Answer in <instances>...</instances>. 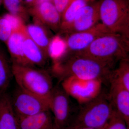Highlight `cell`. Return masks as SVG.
<instances>
[{
	"label": "cell",
	"instance_id": "4316f807",
	"mask_svg": "<svg viewBox=\"0 0 129 129\" xmlns=\"http://www.w3.org/2000/svg\"><path fill=\"white\" fill-rule=\"evenodd\" d=\"M48 2H52V0H35L34 2L33 3L32 6L39 5V4L44 3Z\"/></svg>",
	"mask_w": 129,
	"mask_h": 129
},
{
	"label": "cell",
	"instance_id": "d4e9b609",
	"mask_svg": "<svg viewBox=\"0 0 129 129\" xmlns=\"http://www.w3.org/2000/svg\"><path fill=\"white\" fill-rule=\"evenodd\" d=\"M12 32L9 22L3 16H0V41L6 44Z\"/></svg>",
	"mask_w": 129,
	"mask_h": 129
},
{
	"label": "cell",
	"instance_id": "f1b7e54d",
	"mask_svg": "<svg viewBox=\"0 0 129 129\" xmlns=\"http://www.w3.org/2000/svg\"><path fill=\"white\" fill-rule=\"evenodd\" d=\"M35 0H24L23 1L24 5L28 8L32 6Z\"/></svg>",
	"mask_w": 129,
	"mask_h": 129
},
{
	"label": "cell",
	"instance_id": "484cf974",
	"mask_svg": "<svg viewBox=\"0 0 129 129\" xmlns=\"http://www.w3.org/2000/svg\"><path fill=\"white\" fill-rule=\"evenodd\" d=\"M72 0H52L56 8L61 15L62 13Z\"/></svg>",
	"mask_w": 129,
	"mask_h": 129
},
{
	"label": "cell",
	"instance_id": "cb8c5ba5",
	"mask_svg": "<svg viewBox=\"0 0 129 129\" xmlns=\"http://www.w3.org/2000/svg\"><path fill=\"white\" fill-rule=\"evenodd\" d=\"M3 17L9 22L12 32L25 30V22L21 18L10 13L5 14Z\"/></svg>",
	"mask_w": 129,
	"mask_h": 129
},
{
	"label": "cell",
	"instance_id": "83f0119b",
	"mask_svg": "<svg viewBox=\"0 0 129 129\" xmlns=\"http://www.w3.org/2000/svg\"><path fill=\"white\" fill-rule=\"evenodd\" d=\"M103 128L100 129H103ZM64 129H96L84 127H79V126H68Z\"/></svg>",
	"mask_w": 129,
	"mask_h": 129
},
{
	"label": "cell",
	"instance_id": "f546056e",
	"mask_svg": "<svg viewBox=\"0 0 129 129\" xmlns=\"http://www.w3.org/2000/svg\"><path fill=\"white\" fill-rule=\"evenodd\" d=\"M83 1H84L86 2L89 3V2H92L94 1V0H83Z\"/></svg>",
	"mask_w": 129,
	"mask_h": 129
},
{
	"label": "cell",
	"instance_id": "7c38bea8",
	"mask_svg": "<svg viewBox=\"0 0 129 129\" xmlns=\"http://www.w3.org/2000/svg\"><path fill=\"white\" fill-rule=\"evenodd\" d=\"M107 94L114 110L129 125V90L114 81L110 80Z\"/></svg>",
	"mask_w": 129,
	"mask_h": 129
},
{
	"label": "cell",
	"instance_id": "ba28073f",
	"mask_svg": "<svg viewBox=\"0 0 129 129\" xmlns=\"http://www.w3.org/2000/svg\"><path fill=\"white\" fill-rule=\"evenodd\" d=\"M70 98L61 86L53 87L50 100V110L53 116L55 129H64L72 120Z\"/></svg>",
	"mask_w": 129,
	"mask_h": 129
},
{
	"label": "cell",
	"instance_id": "5b68a950",
	"mask_svg": "<svg viewBox=\"0 0 129 129\" xmlns=\"http://www.w3.org/2000/svg\"><path fill=\"white\" fill-rule=\"evenodd\" d=\"M102 23L111 32L129 38V0H100Z\"/></svg>",
	"mask_w": 129,
	"mask_h": 129
},
{
	"label": "cell",
	"instance_id": "30bf717a",
	"mask_svg": "<svg viewBox=\"0 0 129 129\" xmlns=\"http://www.w3.org/2000/svg\"><path fill=\"white\" fill-rule=\"evenodd\" d=\"M100 20L99 3L88 4L81 8L73 22L58 35H68L88 30Z\"/></svg>",
	"mask_w": 129,
	"mask_h": 129
},
{
	"label": "cell",
	"instance_id": "3957f363",
	"mask_svg": "<svg viewBox=\"0 0 129 129\" xmlns=\"http://www.w3.org/2000/svg\"><path fill=\"white\" fill-rule=\"evenodd\" d=\"M82 105L69 126L102 129L109 121L114 112L107 94L102 92Z\"/></svg>",
	"mask_w": 129,
	"mask_h": 129
},
{
	"label": "cell",
	"instance_id": "44dd1931",
	"mask_svg": "<svg viewBox=\"0 0 129 129\" xmlns=\"http://www.w3.org/2000/svg\"><path fill=\"white\" fill-rule=\"evenodd\" d=\"M119 61L118 67L113 70L109 81H114L129 90V58Z\"/></svg>",
	"mask_w": 129,
	"mask_h": 129
},
{
	"label": "cell",
	"instance_id": "4fadbf2b",
	"mask_svg": "<svg viewBox=\"0 0 129 129\" xmlns=\"http://www.w3.org/2000/svg\"><path fill=\"white\" fill-rule=\"evenodd\" d=\"M28 35L26 29L13 32L6 42L12 64L30 67L23 52L24 41Z\"/></svg>",
	"mask_w": 129,
	"mask_h": 129
},
{
	"label": "cell",
	"instance_id": "277c9868",
	"mask_svg": "<svg viewBox=\"0 0 129 129\" xmlns=\"http://www.w3.org/2000/svg\"><path fill=\"white\" fill-rule=\"evenodd\" d=\"M13 76L18 87L25 91L50 100L53 82L50 74L35 67L12 64Z\"/></svg>",
	"mask_w": 129,
	"mask_h": 129
},
{
	"label": "cell",
	"instance_id": "1f68e13d",
	"mask_svg": "<svg viewBox=\"0 0 129 129\" xmlns=\"http://www.w3.org/2000/svg\"><path fill=\"white\" fill-rule=\"evenodd\" d=\"M21 1H22L23 2L24 1V0H21Z\"/></svg>",
	"mask_w": 129,
	"mask_h": 129
},
{
	"label": "cell",
	"instance_id": "603a6c76",
	"mask_svg": "<svg viewBox=\"0 0 129 129\" xmlns=\"http://www.w3.org/2000/svg\"><path fill=\"white\" fill-rule=\"evenodd\" d=\"M103 129H129L124 119L114 111L112 117Z\"/></svg>",
	"mask_w": 129,
	"mask_h": 129
},
{
	"label": "cell",
	"instance_id": "ac0fdd59",
	"mask_svg": "<svg viewBox=\"0 0 129 129\" xmlns=\"http://www.w3.org/2000/svg\"><path fill=\"white\" fill-rule=\"evenodd\" d=\"M12 77V66L6 53L0 47V95L7 92Z\"/></svg>",
	"mask_w": 129,
	"mask_h": 129
},
{
	"label": "cell",
	"instance_id": "8fae6325",
	"mask_svg": "<svg viewBox=\"0 0 129 129\" xmlns=\"http://www.w3.org/2000/svg\"><path fill=\"white\" fill-rule=\"evenodd\" d=\"M29 16L34 22L42 24L49 29L58 33L61 21V15L52 2H45L28 8Z\"/></svg>",
	"mask_w": 129,
	"mask_h": 129
},
{
	"label": "cell",
	"instance_id": "6da1fadb",
	"mask_svg": "<svg viewBox=\"0 0 129 129\" xmlns=\"http://www.w3.org/2000/svg\"><path fill=\"white\" fill-rule=\"evenodd\" d=\"M114 65L77 53L65 55L53 63L52 72L61 82L72 77L83 80H98L109 82Z\"/></svg>",
	"mask_w": 129,
	"mask_h": 129
},
{
	"label": "cell",
	"instance_id": "ffe728a7",
	"mask_svg": "<svg viewBox=\"0 0 129 129\" xmlns=\"http://www.w3.org/2000/svg\"><path fill=\"white\" fill-rule=\"evenodd\" d=\"M67 45L64 38L58 35L52 37L48 52L49 57L52 59L53 63L62 58L67 52Z\"/></svg>",
	"mask_w": 129,
	"mask_h": 129
},
{
	"label": "cell",
	"instance_id": "7a4b0ae2",
	"mask_svg": "<svg viewBox=\"0 0 129 129\" xmlns=\"http://www.w3.org/2000/svg\"><path fill=\"white\" fill-rule=\"evenodd\" d=\"M129 38L111 33L98 38L85 50L74 53L93 58L114 65L122 59L129 58Z\"/></svg>",
	"mask_w": 129,
	"mask_h": 129
},
{
	"label": "cell",
	"instance_id": "e0dca14e",
	"mask_svg": "<svg viewBox=\"0 0 129 129\" xmlns=\"http://www.w3.org/2000/svg\"><path fill=\"white\" fill-rule=\"evenodd\" d=\"M26 27L29 38L48 54V46L52 37H51L48 31L49 29L42 24L35 22L26 25Z\"/></svg>",
	"mask_w": 129,
	"mask_h": 129
},
{
	"label": "cell",
	"instance_id": "9a60e30c",
	"mask_svg": "<svg viewBox=\"0 0 129 129\" xmlns=\"http://www.w3.org/2000/svg\"><path fill=\"white\" fill-rule=\"evenodd\" d=\"M0 129H19L11 97L7 92L0 95Z\"/></svg>",
	"mask_w": 129,
	"mask_h": 129
},
{
	"label": "cell",
	"instance_id": "52a82bcc",
	"mask_svg": "<svg viewBox=\"0 0 129 129\" xmlns=\"http://www.w3.org/2000/svg\"><path fill=\"white\" fill-rule=\"evenodd\" d=\"M11 97L13 107L17 118L50 110V100L25 91L19 87Z\"/></svg>",
	"mask_w": 129,
	"mask_h": 129
},
{
	"label": "cell",
	"instance_id": "9c48e42d",
	"mask_svg": "<svg viewBox=\"0 0 129 129\" xmlns=\"http://www.w3.org/2000/svg\"><path fill=\"white\" fill-rule=\"evenodd\" d=\"M111 33H114L102 23H98L88 30L66 35L64 38L67 45L65 55L84 50L98 38Z\"/></svg>",
	"mask_w": 129,
	"mask_h": 129
},
{
	"label": "cell",
	"instance_id": "d6986e66",
	"mask_svg": "<svg viewBox=\"0 0 129 129\" xmlns=\"http://www.w3.org/2000/svg\"><path fill=\"white\" fill-rule=\"evenodd\" d=\"M88 3L83 0H72L61 14V21L58 34L64 30L75 18L79 10Z\"/></svg>",
	"mask_w": 129,
	"mask_h": 129
},
{
	"label": "cell",
	"instance_id": "8992f818",
	"mask_svg": "<svg viewBox=\"0 0 129 129\" xmlns=\"http://www.w3.org/2000/svg\"><path fill=\"white\" fill-rule=\"evenodd\" d=\"M61 83L65 92L81 105L100 94L103 83L98 80H83L72 77L64 79Z\"/></svg>",
	"mask_w": 129,
	"mask_h": 129
},
{
	"label": "cell",
	"instance_id": "4dcf8cb0",
	"mask_svg": "<svg viewBox=\"0 0 129 129\" xmlns=\"http://www.w3.org/2000/svg\"><path fill=\"white\" fill-rule=\"evenodd\" d=\"M3 2V0H0V7H1L2 4Z\"/></svg>",
	"mask_w": 129,
	"mask_h": 129
},
{
	"label": "cell",
	"instance_id": "2e32d148",
	"mask_svg": "<svg viewBox=\"0 0 129 129\" xmlns=\"http://www.w3.org/2000/svg\"><path fill=\"white\" fill-rule=\"evenodd\" d=\"M23 52L25 60L30 67H43L49 57L48 54L38 46L28 35L24 41Z\"/></svg>",
	"mask_w": 129,
	"mask_h": 129
},
{
	"label": "cell",
	"instance_id": "7402d4cb",
	"mask_svg": "<svg viewBox=\"0 0 129 129\" xmlns=\"http://www.w3.org/2000/svg\"><path fill=\"white\" fill-rule=\"evenodd\" d=\"M3 3L8 13L19 17L25 22L28 20V8L21 0H3Z\"/></svg>",
	"mask_w": 129,
	"mask_h": 129
},
{
	"label": "cell",
	"instance_id": "5bb4252c",
	"mask_svg": "<svg viewBox=\"0 0 129 129\" xmlns=\"http://www.w3.org/2000/svg\"><path fill=\"white\" fill-rule=\"evenodd\" d=\"M17 119L19 129H55L53 116L50 110Z\"/></svg>",
	"mask_w": 129,
	"mask_h": 129
}]
</instances>
